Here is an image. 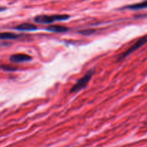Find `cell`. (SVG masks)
<instances>
[{
	"label": "cell",
	"mask_w": 147,
	"mask_h": 147,
	"mask_svg": "<svg viewBox=\"0 0 147 147\" xmlns=\"http://www.w3.org/2000/svg\"><path fill=\"white\" fill-rule=\"evenodd\" d=\"M70 18V16L67 14H53V15H47L41 14L34 18V22L40 24H51L55 21H65Z\"/></svg>",
	"instance_id": "cell-1"
},
{
	"label": "cell",
	"mask_w": 147,
	"mask_h": 147,
	"mask_svg": "<svg viewBox=\"0 0 147 147\" xmlns=\"http://www.w3.org/2000/svg\"><path fill=\"white\" fill-rule=\"evenodd\" d=\"M93 73H94V70L91 69L89 71H88L87 73L85 74V76L83 77H82L81 78L79 79L78 81L76 83V84L73 86V87L70 89V93H76V92L79 91L81 89L84 88L86 86V85L88 83V82L90 81V80L91 79L92 76H93Z\"/></svg>",
	"instance_id": "cell-2"
},
{
	"label": "cell",
	"mask_w": 147,
	"mask_h": 147,
	"mask_svg": "<svg viewBox=\"0 0 147 147\" xmlns=\"http://www.w3.org/2000/svg\"><path fill=\"white\" fill-rule=\"evenodd\" d=\"M147 42V36H144V37L139 38L131 47H129L126 52H124L123 53H122L121 55H120V56L119 57V60H121L123 59L126 58L127 56H129V55L131 54L132 53H134V51H136V50L140 48L142 46H143L145 43Z\"/></svg>",
	"instance_id": "cell-3"
},
{
	"label": "cell",
	"mask_w": 147,
	"mask_h": 147,
	"mask_svg": "<svg viewBox=\"0 0 147 147\" xmlns=\"http://www.w3.org/2000/svg\"><path fill=\"white\" fill-rule=\"evenodd\" d=\"M31 56L28 55L24 54V53H17V54L11 55L10 56V61L11 63H23V62H28L32 60Z\"/></svg>",
	"instance_id": "cell-4"
},
{
	"label": "cell",
	"mask_w": 147,
	"mask_h": 147,
	"mask_svg": "<svg viewBox=\"0 0 147 147\" xmlns=\"http://www.w3.org/2000/svg\"><path fill=\"white\" fill-rule=\"evenodd\" d=\"M14 29L20 31H34L37 29V26L31 23H22L16 26Z\"/></svg>",
	"instance_id": "cell-5"
},
{
	"label": "cell",
	"mask_w": 147,
	"mask_h": 147,
	"mask_svg": "<svg viewBox=\"0 0 147 147\" xmlns=\"http://www.w3.org/2000/svg\"><path fill=\"white\" fill-rule=\"evenodd\" d=\"M122 9H127L131 10H140L144 9H147V0H144L142 2L127 5L126 7H123Z\"/></svg>",
	"instance_id": "cell-6"
},
{
	"label": "cell",
	"mask_w": 147,
	"mask_h": 147,
	"mask_svg": "<svg viewBox=\"0 0 147 147\" xmlns=\"http://www.w3.org/2000/svg\"><path fill=\"white\" fill-rule=\"evenodd\" d=\"M46 30L50 32H65L68 31L67 27H65V26L57 25V24L48 26Z\"/></svg>",
	"instance_id": "cell-7"
},
{
	"label": "cell",
	"mask_w": 147,
	"mask_h": 147,
	"mask_svg": "<svg viewBox=\"0 0 147 147\" xmlns=\"http://www.w3.org/2000/svg\"><path fill=\"white\" fill-rule=\"evenodd\" d=\"M20 37L19 34H14L11 32H1L0 38L1 40H14Z\"/></svg>",
	"instance_id": "cell-8"
},
{
	"label": "cell",
	"mask_w": 147,
	"mask_h": 147,
	"mask_svg": "<svg viewBox=\"0 0 147 147\" xmlns=\"http://www.w3.org/2000/svg\"><path fill=\"white\" fill-rule=\"evenodd\" d=\"M1 67L2 70H5V71H14V70H16V68L10 65H2Z\"/></svg>",
	"instance_id": "cell-9"
},
{
	"label": "cell",
	"mask_w": 147,
	"mask_h": 147,
	"mask_svg": "<svg viewBox=\"0 0 147 147\" xmlns=\"http://www.w3.org/2000/svg\"><path fill=\"white\" fill-rule=\"evenodd\" d=\"M93 32H94V30H85V31H81L80 32V33H83V34H88L87 33L90 32V34H92Z\"/></svg>",
	"instance_id": "cell-10"
},
{
	"label": "cell",
	"mask_w": 147,
	"mask_h": 147,
	"mask_svg": "<svg viewBox=\"0 0 147 147\" xmlns=\"http://www.w3.org/2000/svg\"><path fill=\"white\" fill-rule=\"evenodd\" d=\"M5 7H1V11H3V10H4V9H5Z\"/></svg>",
	"instance_id": "cell-11"
}]
</instances>
